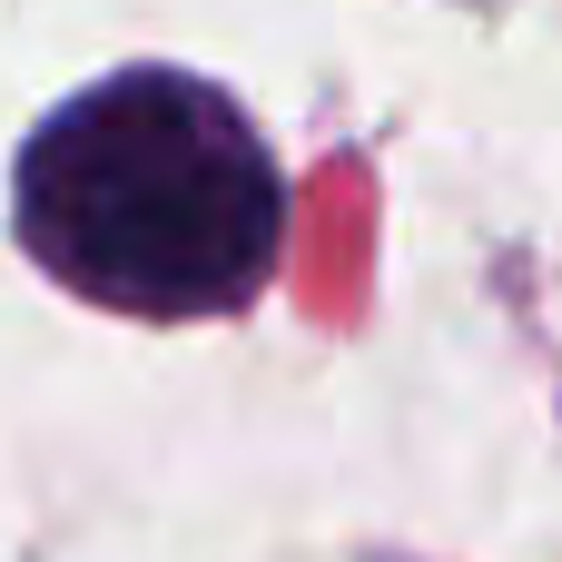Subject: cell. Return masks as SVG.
Masks as SVG:
<instances>
[{
    "instance_id": "obj_1",
    "label": "cell",
    "mask_w": 562,
    "mask_h": 562,
    "mask_svg": "<svg viewBox=\"0 0 562 562\" xmlns=\"http://www.w3.org/2000/svg\"><path fill=\"white\" fill-rule=\"evenodd\" d=\"M20 247L119 316H227L267 286L286 178L257 119L198 69H109L59 99L10 178Z\"/></svg>"
}]
</instances>
